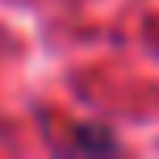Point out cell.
<instances>
[{
    "label": "cell",
    "instance_id": "obj_1",
    "mask_svg": "<svg viewBox=\"0 0 159 159\" xmlns=\"http://www.w3.org/2000/svg\"><path fill=\"white\" fill-rule=\"evenodd\" d=\"M71 151H117V138L105 126H75Z\"/></svg>",
    "mask_w": 159,
    "mask_h": 159
}]
</instances>
